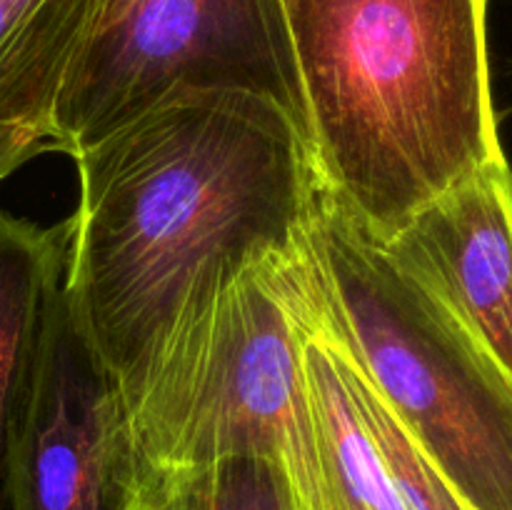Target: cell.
<instances>
[{"mask_svg": "<svg viewBox=\"0 0 512 510\" xmlns=\"http://www.w3.org/2000/svg\"><path fill=\"white\" fill-rule=\"evenodd\" d=\"M178 90L258 95L303 135L280 0H93L50 113V140L73 158Z\"/></svg>", "mask_w": 512, "mask_h": 510, "instance_id": "obj_5", "label": "cell"}, {"mask_svg": "<svg viewBox=\"0 0 512 510\" xmlns=\"http://www.w3.org/2000/svg\"><path fill=\"white\" fill-rule=\"evenodd\" d=\"M93 0H0V123L50 135V113Z\"/></svg>", "mask_w": 512, "mask_h": 510, "instance_id": "obj_9", "label": "cell"}, {"mask_svg": "<svg viewBox=\"0 0 512 510\" xmlns=\"http://www.w3.org/2000/svg\"><path fill=\"white\" fill-rule=\"evenodd\" d=\"M65 248L68 220L40 228L0 210V460L10 415L38 343L50 275Z\"/></svg>", "mask_w": 512, "mask_h": 510, "instance_id": "obj_10", "label": "cell"}, {"mask_svg": "<svg viewBox=\"0 0 512 510\" xmlns=\"http://www.w3.org/2000/svg\"><path fill=\"white\" fill-rule=\"evenodd\" d=\"M45 150H55L45 130L23 123H0V180Z\"/></svg>", "mask_w": 512, "mask_h": 510, "instance_id": "obj_12", "label": "cell"}, {"mask_svg": "<svg viewBox=\"0 0 512 510\" xmlns=\"http://www.w3.org/2000/svg\"><path fill=\"white\" fill-rule=\"evenodd\" d=\"M0 470L8 510H158L123 390L65 290V255L50 275Z\"/></svg>", "mask_w": 512, "mask_h": 510, "instance_id": "obj_6", "label": "cell"}, {"mask_svg": "<svg viewBox=\"0 0 512 510\" xmlns=\"http://www.w3.org/2000/svg\"><path fill=\"white\" fill-rule=\"evenodd\" d=\"M305 235L330 330L370 388L465 508L512 510L510 375L318 183Z\"/></svg>", "mask_w": 512, "mask_h": 510, "instance_id": "obj_4", "label": "cell"}, {"mask_svg": "<svg viewBox=\"0 0 512 510\" xmlns=\"http://www.w3.org/2000/svg\"><path fill=\"white\" fill-rule=\"evenodd\" d=\"M303 363L323 455V510H405L365 423L353 358L325 318L323 288Z\"/></svg>", "mask_w": 512, "mask_h": 510, "instance_id": "obj_8", "label": "cell"}, {"mask_svg": "<svg viewBox=\"0 0 512 510\" xmlns=\"http://www.w3.org/2000/svg\"><path fill=\"white\" fill-rule=\"evenodd\" d=\"M383 250L512 378V168L505 153L435 195Z\"/></svg>", "mask_w": 512, "mask_h": 510, "instance_id": "obj_7", "label": "cell"}, {"mask_svg": "<svg viewBox=\"0 0 512 510\" xmlns=\"http://www.w3.org/2000/svg\"><path fill=\"white\" fill-rule=\"evenodd\" d=\"M315 183L388 243L503 155L488 0H280Z\"/></svg>", "mask_w": 512, "mask_h": 510, "instance_id": "obj_2", "label": "cell"}, {"mask_svg": "<svg viewBox=\"0 0 512 510\" xmlns=\"http://www.w3.org/2000/svg\"><path fill=\"white\" fill-rule=\"evenodd\" d=\"M173 510H298L285 470L263 455H233L170 483Z\"/></svg>", "mask_w": 512, "mask_h": 510, "instance_id": "obj_11", "label": "cell"}, {"mask_svg": "<svg viewBox=\"0 0 512 510\" xmlns=\"http://www.w3.org/2000/svg\"><path fill=\"white\" fill-rule=\"evenodd\" d=\"M320 310L308 248L230 275L183 310L123 393L158 510L175 478L233 455L285 470L298 510L325 508L303 345Z\"/></svg>", "mask_w": 512, "mask_h": 510, "instance_id": "obj_3", "label": "cell"}, {"mask_svg": "<svg viewBox=\"0 0 512 510\" xmlns=\"http://www.w3.org/2000/svg\"><path fill=\"white\" fill-rule=\"evenodd\" d=\"M73 160L65 290L123 393L195 300L305 248L308 150L258 95L178 90Z\"/></svg>", "mask_w": 512, "mask_h": 510, "instance_id": "obj_1", "label": "cell"}]
</instances>
